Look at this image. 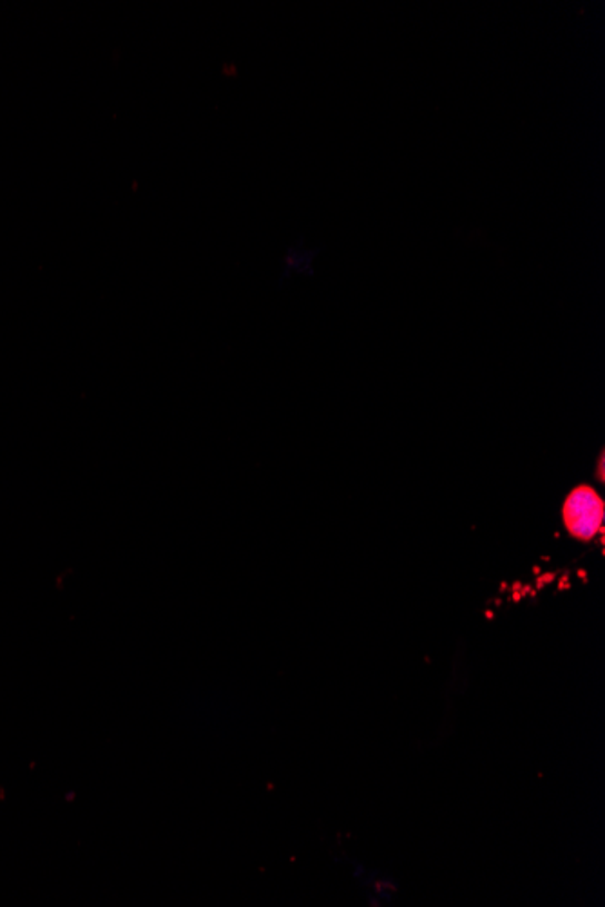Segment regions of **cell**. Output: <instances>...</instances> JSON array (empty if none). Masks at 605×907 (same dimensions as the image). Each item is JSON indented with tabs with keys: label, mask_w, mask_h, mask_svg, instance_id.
I'll use <instances>...</instances> for the list:
<instances>
[{
	"label": "cell",
	"mask_w": 605,
	"mask_h": 907,
	"mask_svg": "<svg viewBox=\"0 0 605 907\" xmlns=\"http://www.w3.org/2000/svg\"><path fill=\"white\" fill-rule=\"evenodd\" d=\"M602 520H604V502L593 489L581 486L567 497L566 506H564V522L573 537L589 540L601 531Z\"/></svg>",
	"instance_id": "obj_1"
}]
</instances>
